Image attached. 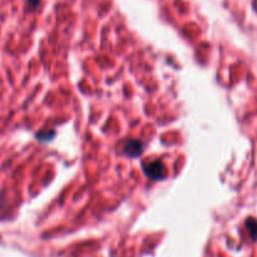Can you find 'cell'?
<instances>
[{
	"mask_svg": "<svg viewBox=\"0 0 257 257\" xmlns=\"http://www.w3.org/2000/svg\"><path fill=\"white\" fill-rule=\"evenodd\" d=\"M146 173L152 180H161L166 175V166L161 161H153L146 166Z\"/></svg>",
	"mask_w": 257,
	"mask_h": 257,
	"instance_id": "6da1fadb",
	"label": "cell"
},
{
	"mask_svg": "<svg viewBox=\"0 0 257 257\" xmlns=\"http://www.w3.org/2000/svg\"><path fill=\"white\" fill-rule=\"evenodd\" d=\"M246 227H247L248 233H250L252 240H257V221L255 218H248L246 221Z\"/></svg>",
	"mask_w": 257,
	"mask_h": 257,
	"instance_id": "3957f363",
	"label": "cell"
},
{
	"mask_svg": "<svg viewBox=\"0 0 257 257\" xmlns=\"http://www.w3.org/2000/svg\"><path fill=\"white\" fill-rule=\"evenodd\" d=\"M39 2L40 0H28V3H29L30 7H33V8L38 7V5H39Z\"/></svg>",
	"mask_w": 257,
	"mask_h": 257,
	"instance_id": "277c9868",
	"label": "cell"
},
{
	"mask_svg": "<svg viewBox=\"0 0 257 257\" xmlns=\"http://www.w3.org/2000/svg\"><path fill=\"white\" fill-rule=\"evenodd\" d=\"M124 152L130 156H138L142 153V143L140 141H130L124 148Z\"/></svg>",
	"mask_w": 257,
	"mask_h": 257,
	"instance_id": "7a4b0ae2",
	"label": "cell"
},
{
	"mask_svg": "<svg viewBox=\"0 0 257 257\" xmlns=\"http://www.w3.org/2000/svg\"><path fill=\"white\" fill-rule=\"evenodd\" d=\"M253 9H255L256 12H257V0H255V2H253Z\"/></svg>",
	"mask_w": 257,
	"mask_h": 257,
	"instance_id": "5b68a950",
	"label": "cell"
}]
</instances>
